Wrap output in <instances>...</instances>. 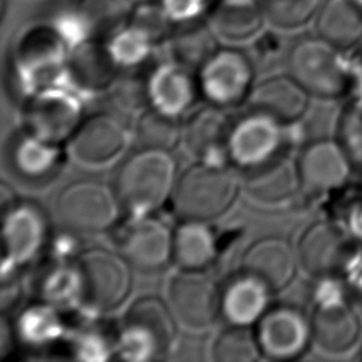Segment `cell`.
Returning <instances> with one entry per match:
<instances>
[{
    "mask_svg": "<svg viewBox=\"0 0 362 362\" xmlns=\"http://www.w3.org/2000/svg\"><path fill=\"white\" fill-rule=\"evenodd\" d=\"M255 78L253 61L236 48H218L197 71L199 96L225 110L247 102Z\"/></svg>",
    "mask_w": 362,
    "mask_h": 362,
    "instance_id": "obj_9",
    "label": "cell"
},
{
    "mask_svg": "<svg viewBox=\"0 0 362 362\" xmlns=\"http://www.w3.org/2000/svg\"><path fill=\"white\" fill-rule=\"evenodd\" d=\"M38 300H42L61 311L82 308L85 287L82 272L76 260L49 262L38 279Z\"/></svg>",
    "mask_w": 362,
    "mask_h": 362,
    "instance_id": "obj_28",
    "label": "cell"
},
{
    "mask_svg": "<svg viewBox=\"0 0 362 362\" xmlns=\"http://www.w3.org/2000/svg\"><path fill=\"white\" fill-rule=\"evenodd\" d=\"M221 286L205 270L175 273L167 287V303L178 322L188 328L211 327L221 317Z\"/></svg>",
    "mask_w": 362,
    "mask_h": 362,
    "instance_id": "obj_12",
    "label": "cell"
},
{
    "mask_svg": "<svg viewBox=\"0 0 362 362\" xmlns=\"http://www.w3.org/2000/svg\"><path fill=\"white\" fill-rule=\"evenodd\" d=\"M264 20L263 7L257 0H219L218 6L211 13L209 25L216 37L230 42H240L257 35Z\"/></svg>",
    "mask_w": 362,
    "mask_h": 362,
    "instance_id": "obj_29",
    "label": "cell"
},
{
    "mask_svg": "<svg viewBox=\"0 0 362 362\" xmlns=\"http://www.w3.org/2000/svg\"><path fill=\"white\" fill-rule=\"evenodd\" d=\"M286 124L276 117L249 109L232 122L228 143V163L246 173L283 156Z\"/></svg>",
    "mask_w": 362,
    "mask_h": 362,
    "instance_id": "obj_10",
    "label": "cell"
},
{
    "mask_svg": "<svg viewBox=\"0 0 362 362\" xmlns=\"http://www.w3.org/2000/svg\"><path fill=\"white\" fill-rule=\"evenodd\" d=\"M157 42L151 34L129 21L109 34L103 45L119 72H133L148 61Z\"/></svg>",
    "mask_w": 362,
    "mask_h": 362,
    "instance_id": "obj_32",
    "label": "cell"
},
{
    "mask_svg": "<svg viewBox=\"0 0 362 362\" xmlns=\"http://www.w3.org/2000/svg\"><path fill=\"white\" fill-rule=\"evenodd\" d=\"M3 263L1 277L17 272L45 253L51 225L45 209L35 201L17 199L1 209Z\"/></svg>",
    "mask_w": 362,
    "mask_h": 362,
    "instance_id": "obj_7",
    "label": "cell"
},
{
    "mask_svg": "<svg viewBox=\"0 0 362 362\" xmlns=\"http://www.w3.org/2000/svg\"><path fill=\"white\" fill-rule=\"evenodd\" d=\"M79 233L62 228L58 235L51 233L45 252L49 255V262H72L82 253Z\"/></svg>",
    "mask_w": 362,
    "mask_h": 362,
    "instance_id": "obj_43",
    "label": "cell"
},
{
    "mask_svg": "<svg viewBox=\"0 0 362 362\" xmlns=\"http://www.w3.org/2000/svg\"><path fill=\"white\" fill-rule=\"evenodd\" d=\"M69 348L75 359L79 361H107L115 356V334L107 337L92 325L76 329L69 341Z\"/></svg>",
    "mask_w": 362,
    "mask_h": 362,
    "instance_id": "obj_38",
    "label": "cell"
},
{
    "mask_svg": "<svg viewBox=\"0 0 362 362\" xmlns=\"http://www.w3.org/2000/svg\"><path fill=\"white\" fill-rule=\"evenodd\" d=\"M81 8L88 16L95 34L107 35L127 24L133 10L130 0H85Z\"/></svg>",
    "mask_w": 362,
    "mask_h": 362,
    "instance_id": "obj_37",
    "label": "cell"
},
{
    "mask_svg": "<svg viewBox=\"0 0 362 362\" xmlns=\"http://www.w3.org/2000/svg\"><path fill=\"white\" fill-rule=\"evenodd\" d=\"M132 139L137 148L173 151L182 143V123L180 117L147 106L136 116Z\"/></svg>",
    "mask_w": 362,
    "mask_h": 362,
    "instance_id": "obj_33",
    "label": "cell"
},
{
    "mask_svg": "<svg viewBox=\"0 0 362 362\" xmlns=\"http://www.w3.org/2000/svg\"><path fill=\"white\" fill-rule=\"evenodd\" d=\"M48 25L61 38L69 51H74L92 41V38L96 35L88 16L81 7L61 8L52 14Z\"/></svg>",
    "mask_w": 362,
    "mask_h": 362,
    "instance_id": "obj_36",
    "label": "cell"
},
{
    "mask_svg": "<svg viewBox=\"0 0 362 362\" xmlns=\"http://www.w3.org/2000/svg\"><path fill=\"white\" fill-rule=\"evenodd\" d=\"M16 191L3 180L1 181V188H0V202H1V209L11 205L14 201L18 199V197L14 194Z\"/></svg>",
    "mask_w": 362,
    "mask_h": 362,
    "instance_id": "obj_46",
    "label": "cell"
},
{
    "mask_svg": "<svg viewBox=\"0 0 362 362\" xmlns=\"http://www.w3.org/2000/svg\"><path fill=\"white\" fill-rule=\"evenodd\" d=\"M83 277L82 308L89 314L119 308L133 288V269L119 252L105 247L83 249L78 257Z\"/></svg>",
    "mask_w": 362,
    "mask_h": 362,
    "instance_id": "obj_8",
    "label": "cell"
},
{
    "mask_svg": "<svg viewBox=\"0 0 362 362\" xmlns=\"http://www.w3.org/2000/svg\"><path fill=\"white\" fill-rule=\"evenodd\" d=\"M173 151L137 148L117 168L113 188L129 218L154 215L173 198L177 180Z\"/></svg>",
    "mask_w": 362,
    "mask_h": 362,
    "instance_id": "obj_1",
    "label": "cell"
},
{
    "mask_svg": "<svg viewBox=\"0 0 362 362\" xmlns=\"http://www.w3.org/2000/svg\"><path fill=\"white\" fill-rule=\"evenodd\" d=\"M311 318L313 339L331 354L348 351L359 335V322L344 301L332 296H318Z\"/></svg>",
    "mask_w": 362,
    "mask_h": 362,
    "instance_id": "obj_24",
    "label": "cell"
},
{
    "mask_svg": "<svg viewBox=\"0 0 362 362\" xmlns=\"http://www.w3.org/2000/svg\"><path fill=\"white\" fill-rule=\"evenodd\" d=\"M211 354L216 362H255L263 358L255 327L229 324L214 339Z\"/></svg>",
    "mask_w": 362,
    "mask_h": 362,
    "instance_id": "obj_35",
    "label": "cell"
},
{
    "mask_svg": "<svg viewBox=\"0 0 362 362\" xmlns=\"http://www.w3.org/2000/svg\"><path fill=\"white\" fill-rule=\"evenodd\" d=\"M303 269L317 277H328L339 272L351 256V245L345 233L331 222L310 225L297 245Z\"/></svg>",
    "mask_w": 362,
    "mask_h": 362,
    "instance_id": "obj_20",
    "label": "cell"
},
{
    "mask_svg": "<svg viewBox=\"0 0 362 362\" xmlns=\"http://www.w3.org/2000/svg\"><path fill=\"white\" fill-rule=\"evenodd\" d=\"M274 293L262 279L240 269L221 286V318L229 325L255 327L273 305Z\"/></svg>",
    "mask_w": 362,
    "mask_h": 362,
    "instance_id": "obj_19",
    "label": "cell"
},
{
    "mask_svg": "<svg viewBox=\"0 0 362 362\" xmlns=\"http://www.w3.org/2000/svg\"><path fill=\"white\" fill-rule=\"evenodd\" d=\"M300 189L324 194L339 188L349 175V160L335 141L320 139L303 147L296 160Z\"/></svg>",
    "mask_w": 362,
    "mask_h": 362,
    "instance_id": "obj_17",
    "label": "cell"
},
{
    "mask_svg": "<svg viewBox=\"0 0 362 362\" xmlns=\"http://www.w3.org/2000/svg\"><path fill=\"white\" fill-rule=\"evenodd\" d=\"M160 4L173 24L199 21L206 11L208 0H160Z\"/></svg>",
    "mask_w": 362,
    "mask_h": 362,
    "instance_id": "obj_42",
    "label": "cell"
},
{
    "mask_svg": "<svg viewBox=\"0 0 362 362\" xmlns=\"http://www.w3.org/2000/svg\"><path fill=\"white\" fill-rule=\"evenodd\" d=\"M117 252L136 272H163L173 263V228L153 215L129 218L117 239Z\"/></svg>",
    "mask_w": 362,
    "mask_h": 362,
    "instance_id": "obj_14",
    "label": "cell"
},
{
    "mask_svg": "<svg viewBox=\"0 0 362 362\" xmlns=\"http://www.w3.org/2000/svg\"><path fill=\"white\" fill-rule=\"evenodd\" d=\"M14 342H17L14 328H13V321L8 318L7 314H1V321H0V351H1V358H6L7 354L11 351Z\"/></svg>",
    "mask_w": 362,
    "mask_h": 362,
    "instance_id": "obj_45",
    "label": "cell"
},
{
    "mask_svg": "<svg viewBox=\"0 0 362 362\" xmlns=\"http://www.w3.org/2000/svg\"><path fill=\"white\" fill-rule=\"evenodd\" d=\"M130 136V130L117 115L98 112L83 117L66 144L78 161L100 165L116 158Z\"/></svg>",
    "mask_w": 362,
    "mask_h": 362,
    "instance_id": "obj_15",
    "label": "cell"
},
{
    "mask_svg": "<svg viewBox=\"0 0 362 362\" xmlns=\"http://www.w3.org/2000/svg\"><path fill=\"white\" fill-rule=\"evenodd\" d=\"M134 1H137V3H140V1H147V0H134Z\"/></svg>",
    "mask_w": 362,
    "mask_h": 362,
    "instance_id": "obj_48",
    "label": "cell"
},
{
    "mask_svg": "<svg viewBox=\"0 0 362 362\" xmlns=\"http://www.w3.org/2000/svg\"><path fill=\"white\" fill-rule=\"evenodd\" d=\"M287 68L310 95L335 98L348 86L349 75L338 47L322 37L296 42L288 51Z\"/></svg>",
    "mask_w": 362,
    "mask_h": 362,
    "instance_id": "obj_11",
    "label": "cell"
},
{
    "mask_svg": "<svg viewBox=\"0 0 362 362\" xmlns=\"http://www.w3.org/2000/svg\"><path fill=\"white\" fill-rule=\"evenodd\" d=\"M177 322L167 301L156 296L136 298L115 332V358L148 362L167 356L177 342Z\"/></svg>",
    "mask_w": 362,
    "mask_h": 362,
    "instance_id": "obj_2",
    "label": "cell"
},
{
    "mask_svg": "<svg viewBox=\"0 0 362 362\" xmlns=\"http://www.w3.org/2000/svg\"><path fill=\"white\" fill-rule=\"evenodd\" d=\"M23 296L21 281L17 274L1 277V314L11 313Z\"/></svg>",
    "mask_w": 362,
    "mask_h": 362,
    "instance_id": "obj_44",
    "label": "cell"
},
{
    "mask_svg": "<svg viewBox=\"0 0 362 362\" xmlns=\"http://www.w3.org/2000/svg\"><path fill=\"white\" fill-rule=\"evenodd\" d=\"M129 21L146 30L157 41H160L168 33L170 25L173 24L164 13L161 4L151 3L150 0L137 3V7L132 10Z\"/></svg>",
    "mask_w": 362,
    "mask_h": 362,
    "instance_id": "obj_41",
    "label": "cell"
},
{
    "mask_svg": "<svg viewBox=\"0 0 362 362\" xmlns=\"http://www.w3.org/2000/svg\"><path fill=\"white\" fill-rule=\"evenodd\" d=\"M298 264L297 249L288 240L264 236L247 246L240 269L257 276L274 291H280L294 280Z\"/></svg>",
    "mask_w": 362,
    "mask_h": 362,
    "instance_id": "obj_21",
    "label": "cell"
},
{
    "mask_svg": "<svg viewBox=\"0 0 362 362\" xmlns=\"http://www.w3.org/2000/svg\"><path fill=\"white\" fill-rule=\"evenodd\" d=\"M127 75L119 78L107 89L110 90L115 105L124 112L140 113L148 106L146 78L134 76L133 72H126Z\"/></svg>",
    "mask_w": 362,
    "mask_h": 362,
    "instance_id": "obj_40",
    "label": "cell"
},
{
    "mask_svg": "<svg viewBox=\"0 0 362 362\" xmlns=\"http://www.w3.org/2000/svg\"><path fill=\"white\" fill-rule=\"evenodd\" d=\"M232 120L225 109L208 105L197 109L182 123V143L199 161L229 164L226 143Z\"/></svg>",
    "mask_w": 362,
    "mask_h": 362,
    "instance_id": "obj_22",
    "label": "cell"
},
{
    "mask_svg": "<svg viewBox=\"0 0 362 362\" xmlns=\"http://www.w3.org/2000/svg\"><path fill=\"white\" fill-rule=\"evenodd\" d=\"M320 0H262V7L274 27L290 30L307 23Z\"/></svg>",
    "mask_w": 362,
    "mask_h": 362,
    "instance_id": "obj_39",
    "label": "cell"
},
{
    "mask_svg": "<svg viewBox=\"0 0 362 362\" xmlns=\"http://www.w3.org/2000/svg\"><path fill=\"white\" fill-rule=\"evenodd\" d=\"M123 214L113 188L98 180H75L55 198V215L61 228L79 235H95L112 229Z\"/></svg>",
    "mask_w": 362,
    "mask_h": 362,
    "instance_id": "obj_5",
    "label": "cell"
},
{
    "mask_svg": "<svg viewBox=\"0 0 362 362\" xmlns=\"http://www.w3.org/2000/svg\"><path fill=\"white\" fill-rule=\"evenodd\" d=\"M320 37L335 47H349L362 35V8L356 0H328L318 17Z\"/></svg>",
    "mask_w": 362,
    "mask_h": 362,
    "instance_id": "obj_31",
    "label": "cell"
},
{
    "mask_svg": "<svg viewBox=\"0 0 362 362\" xmlns=\"http://www.w3.org/2000/svg\"><path fill=\"white\" fill-rule=\"evenodd\" d=\"M216 44V34L209 24L205 25L198 21L184 24V27L171 37V59L197 72L218 49Z\"/></svg>",
    "mask_w": 362,
    "mask_h": 362,
    "instance_id": "obj_34",
    "label": "cell"
},
{
    "mask_svg": "<svg viewBox=\"0 0 362 362\" xmlns=\"http://www.w3.org/2000/svg\"><path fill=\"white\" fill-rule=\"evenodd\" d=\"M308 95L290 74L270 75L255 83L246 105L247 109L264 112L290 126L305 113Z\"/></svg>",
    "mask_w": 362,
    "mask_h": 362,
    "instance_id": "obj_23",
    "label": "cell"
},
{
    "mask_svg": "<svg viewBox=\"0 0 362 362\" xmlns=\"http://www.w3.org/2000/svg\"><path fill=\"white\" fill-rule=\"evenodd\" d=\"M7 161L13 174L21 181L44 185L59 174L65 163L64 144L23 127L8 140Z\"/></svg>",
    "mask_w": 362,
    "mask_h": 362,
    "instance_id": "obj_16",
    "label": "cell"
},
{
    "mask_svg": "<svg viewBox=\"0 0 362 362\" xmlns=\"http://www.w3.org/2000/svg\"><path fill=\"white\" fill-rule=\"evenodd\" d=\"M242 188L230 164L198 160L178 175L171 202L181 219L211 222L233 206Z\"/></svg>",
    "mask_w": 362,
    "mask_h": 362,
    "instance_id": "obj_3",
    "label": "cell"
},
{
    "mask_svg": "<svg viewBox=\"0 0 362 362\" xmlns=\"http://www.w3.org/2000/svg\"><path fill=\"white\" fill-rule=\"evenodd\" d=\"M242 187L259 204H283L300 191L296 163L281 156L259 168L246 171Z\"/></svg>",
    "mask_w": 362,
    "mask_h": 362,
    "instance_id": "obj_25",
    "label": "cell"
},
{
    "mask_svg": "<svg viewBox=\"0 0 362 362\" xmlns=\"http://www.w3.org/2000/svg\"><path fill=\"white\" fill-rule=\"evenodd\" d=\"M61 310L42 301L35 300L21 307L13 321L17 342L33 348H47L68 334V325Z\"/></svg>",
    "mask_w": 362,
    "mask_h": 362,
    "instance_id": "obj_27",
    "label": "cell"
},
{
    "mask_svg": "<svg viewBox=\"0 0 362 362\" xmlns=\"http://www.w3.org/2000/svg\"><path fill=\"white\" fill-rule=\"evenodd\" d=\"M69 54L49 25L24 34L8 62L7 81L13 98L23 105L38 90L64 79Z\"/></svg>",
    "mask_w": 362,
    "mask_h": 362,
    "instance_id": "obj_4",
    "label": "cell"
},
{
    "mask_svg": "<svg viewBox=\"0 0 362 362\" xmlns=\"http://www.w3.org/2000/svg\"><path fill=\"white\" fill-rule=\"evenodd\" d=\"M146 89L148 106L175 117L187 113L199 96L197 74L171 58L148 71Z\"/></svg>",
    "mask_w": 362,
    "mask_h": 362,
    "instance_id": "obj_18",
    "label": "cell"
},
{
    "mask_svg": "<svg viewBox=\"0 0 362 362\" xmlns=\"http://www.w3.org/2000/svg\"><path fill=\"white\" fill-rule=\"evenodd\" d=\"M230 1H253V0H230Z\"/></svg>",
    "mask_w": 362,
    "mask_h": 362,
    "instance_id": "obj_47",
    "label": "cell"
},
{
    "mask_svg": "<svg viewBox=\"0 0 362 362\" xmlns=\"http://www.w3.org/2000/svg\"><path fill=\"white\" fill-rule=\"evenodd\" d=\"M218 239L208 221L181 219L173 228V263L182 270H206L216 257Z\"/></svg>",
    "mask_w": 362,
    "mask_h": 362,
    "instance_id": "obj_26",
    "label": "cell"
},
{
    "mask_svg": "<svg viewBox=\"0 0 362 362\" xmlns=\"http://www.w3.org/2000/svg\"><path fill=\"white\" fill-rule=\"evenodd\" d=\"M263 358L291 361L300 358L313 339L311 318L291 304H273L255 325Z\"/></svg>",
    "mask_w": 362,
    "mask_h": 362,
    "instance_id": "obj_13",
    "label": "cell"
},
{
    "mask_svg": "<svg viewBox=\"0 0 362 362\" xmlns=\"http://www.w3.org/2000/svg\"><path fill=\"white\" fill-rule=\"evenodd\" d=\"M85 92L68 75L38 90L23 106V127L57 143H68L83 120Z\"/></svg>",
    "mask_w": 362,
    "mask_h": 362,
    "instance_id": "obj_6",
    "label": "cell"
},
{
    "mask_svg": "<svg viewBox=\"0 0 362 362\" xmlns=\"http://www.w3.org/2000/svg\"><path fill=\"white\" fill-rule=\"evenodd\" d=\"M71 79L85 92L107 90L117 79L119 69L110 61L105 45L96 47L92 41L71 51L68 61Z\"/></svg>",
    "mask_w": 362,
    "mask_h": 362,
    "instance_id": "obj_30",
    "label": "cell"
}]
</instances>
